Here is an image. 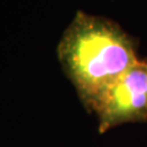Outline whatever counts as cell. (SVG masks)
Instances as JSON below:
<instances>
[{
	"instance_id": "6da1fadb",
	"label": "cell",
	"mask_w": 147,
	"mask_h": 147,
	"mask_svg": "<svg viewBox=\"0 0 147 147\" xmlns=\"http://www.w3.org/2000/svg\"><path fill=\"white\" fill-rule=\"evenodd\" d=\"M59 58L87 102L139 61L132 39L117 24L77 12L59 43Z\"/></svg>"
},
{
	"instance_id": "7a4b0ae2",
	"label": "cell",
	"mask_w": 147,
	"mask_h": 147,
	"mask_svg": "<svg viewBox=\"0 0 147 147\" xmlns=\"http://www.w3.org/2000/svg\"><path fill=\"white\" fill-rule=\"evenodd\" d=\"M88 103L98 114L103 129L147 118V63L139 60Z\"/></svg>"
}]
</instances>
